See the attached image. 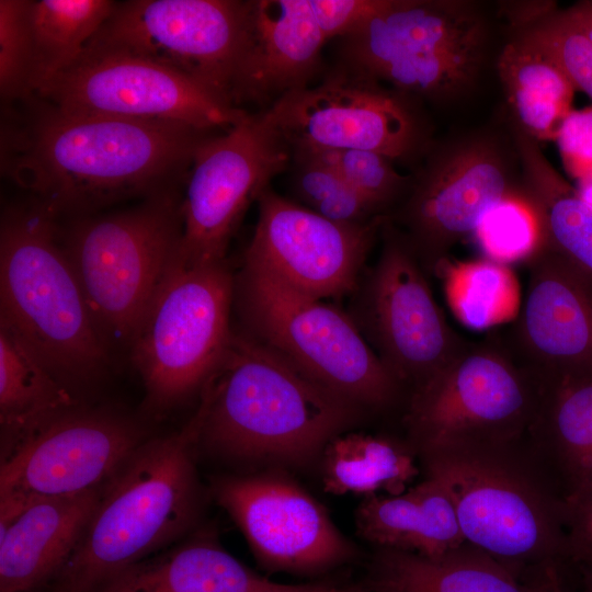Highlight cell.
Masks as SVG:
<instances>
[{
	"label": "cell",
	"instance_id": "obj_1",
	"mask_svg": "<svg viewBox=\"0 0 592 592\" xmlns=\"http://www.w3.org/2000/svg\"><path fill=\"white\" fill-rule=\"evenodd\" d=\"M1 129V171L57 220L145 198L186 180L200 145L218 132L70 111L31 96Z\"/></svg>",
	"mask_w": 592,
	"mask_h": 592
},
{
	"label": "cell",
	"instance_id": "obj_2",
	"mask_svg": "<svg viewBox=\"0 0 592 592\" xmlns=\"http://www.w3.org/2000/svg\"><path fill=\"white\" fill-rule=\"evenodd\" d=\"M200 403L204 417L198 442L242 464H305L364 409L235 329L200 391Z\"/></svg>",
	"mask_w": 592,
	"mask_h": 592
},
{
	"label": "cell",
	"instance_id": "obj_3",
	"mask_svg": "<svg viewBox=\"0 0 592 592\" xmlns=\"http://www.w3.org/2000/svg\"><path fill=\"white\" fill-rule=\"evenodd\" d=\"M451 498L467 544L524 576L565 563V494L528 437L419 453Z\"/></svg>",
	"mask_w": 592,
	"mask_h": 592
},
{
	"label": "cell",
	"instance_id": "obj_4",
	"mask_svg": "<svg viewBox=\"0 0 592 592\" xmlns=\"http://www.w3.org/2000/svg\"><path fill=\"white\" fill-rule=\"evenodd\" d=\"M203 407L179 431L144 441L102 486L56 592H91L190 530L200 508L194 449Z\"/></svg>",
	"mask_w": 592,
	"mask_h": 592
},
{
	"label": "cell",
	"instance_id": "obj_5",
	"mask_svg": "<svg viewBox=\"0 0 592 592\" xmlns=\"http://www.w3.org/2000/svg\"><path fill=\"white\" fill-rule=\"evenodd\" d=\"M58 220L31 198L7 206L0 226V322L69 389L111 364L60 240Z\"/></svg>",
	"mask_w": 592,
	"mask_h": 592
},
{
	"label": "cell",
	"instance_id": "obj_6",
	"mask_svg": "<svg viewBox=\"0 0 592 592\" xmlns=\"http://www.w3.org/2000/svg\"><path fill=\"white\" fill-rule=\"evenodd\" d=\"M175 190L135 207L88 215L60 226V240L93 323L112 352L130 349L182 238Z\"/></svg>",
	"mask_w": 592,
	"mask_h": 592
},
{
	"label": "cell",
	"instance_id": "obj_7",
	"mask_svg": "<svg viewBox=\"0 0 592 592\" xmlns=\"http://www.w3.org/2000/svg\"><path fill=\"white\" fill-rule=\"evenodd\" d=\"M234 303L240 330L333 392L364 409H384L399 399L402 387L348 311L244 262L235 276Z\"/></svg>",
	"mask_w": 592,
	"mask_h": 592
},
{
	"label": "cell",
	"instance_id": "obj_8",
	"mask_svg": "<svg viewBox=\"0 0 592 592\" xmlns=\"http://www.w3.org/2000/svg\"><path fill=\"white\" fill-rule=\"evenodd\" d=\"M234 298L228 261L190 265L177 253L129 349L147 411L163 414L201 391L231 340Z\"/></svg>",
	"mask_w": 592,
	"mask_h": 592
},
{
	"label": "cell",
	"instance_id": "obj_9",
	"mask_svg": "<svg viewBox=\"0 0 592 592\" xmlns=\"http://www.w3.org/2000/svg\"><path fill=\"white\" fill-rule=\"evenodd\" d=\"M543 380L502 338L468 342L444 368L410 392L405 422L418 453L466 443L528 437Z\"/></svg>",
	"mask_w": 592,
	"mask_h": 592
},
{
	"label": "cell",
	"instance_id": "obj_10",
	"mask_svg": "<svg viewBox=\"0 0 592 592\" xmlns=\"http://www.w3.org/2000/svg\"><path fill=\"white\" fill-rule=\"evenodd\" d=\"M515 195H521V166L514 138L482 128L432 145L386 216L431 276L492 206Z\"/></svg>",
	"mask_w": 592,
	"mask_h": 592
},
{
	"label": "cell",
	"instance_id": "obj_11",
	"mask_svg": "<svg viewBox=\"0 0 592 592\" xmlns=\"http://www.w3.org/2000/svg\"><path fill=\"white\" fill-rule=\"evenodd\" d=\"M490 21L470 0H386L341 38L339 65L390 87L432 93L485 65Z\"/></svg>",
	"mask_w": 592,
	"mask_h": 592
},
{
	"label": "cell",
	"instance_id": "obj_12",
	"mask_svg": "<svg viewBox=\"0 0 592 592\" xmlns=\"http://www.w3.org/2000/svg\"><path fill=\"white\" fill-rule=\"evenodd\" d=\"M380 234L379 254L364 270L346 311L383 365L411 392L469 341L448 325L430 275L387 216Z\"/></svg>",
	"mask_w": 592,
	"mask_h": 592
},
{
	"label": "cell",
	"instance_id": "obj_13",
	"mask_svg": "<svg viewBox=\"0 0 592 592\" xmlns=\"http://www.w3.org/2000/svg\"><path fill=\"white\" fill-rule=\"evenodd\" d=\"M263 112L292 153L358 149L411 164L432 147L418 100L341 65Z\"/></svg>",
	"mask_w": 592,
	"mask_h": 592
},
{
	"label": "cell",
	"instance_id": "obj_14",
	"mask_svg": "<svg viewBox=\"0 0 592 592\" xmlns=\"http://www.w3.org/2000/svg\"><path fill=\"white\" fill-rule=\"evenodd\" d=\"M248 1L129 0L116 5L87 47L149 60L232 105ZM238 109V107H237Z\"/></svg>",
	"mask_w": 592,
	"mask_h": 592
},
{
	"label": "cell",
	"instance_id": "obj_15",
	"mask_svg": "<svg viewBox=\"0 0 592 592\" xmlns=\"http://www.w3.org/2000/svg\"><path fill=\"white\" fill-rule=\"evenodd\" d=\"M291 160L289 147L263 111L207 137L185 180L180 259L190 265L227 261L244 212Z\"/></svg>",
	"mask_w": 592,
	"mask_h": 592
},
{
	"label": "cell",
	"instance_id": "obj_16",
	"mask_svg": "<svg viewBox=\"0 0 592 592\" xmlns=\"http://www.w3.org/2000/svg\"><path fill=\"white\" fill-rule=\"evenodd\" d=\"M32 96L70 111L173 122L206 132L227 130L250 113L155 62L90 47Z\"/></svg>",
	"mask_w": 592,
	"mask_h": 592
},
{
	"label": "cell",
	"instance_id": "obj_17",
	"mask_svg": "<svg viewBox=\"0 0 592 592\" xmlns=\"http://www.w3.org/2000/svg\"><path fill=\"white\" fill-rule=\"evenodd\" d=\"M257 204L258 219L242 262L316 299L351 296L386 215L363 224H340L269 186Z\"/></svg>",
	"mask_w": 592,
	"mask_h": 592
},
{
	"label": "cell",
	"instance_id": "obj_18",
	"mask_svg": "<svg viewBox=\"0 0 592 592\" xmlns=\"http://www.w3.org/2000/svg\"><path fill=\"white\" fill-rule=\"evenodd\" d=\"M144 441L133 420L77 407L1 459L0 496H71L101 488Z\"/></svg>",
	"mask_w": 592,
	"mask_h": 592
},
{
	"label": "cell",
	"instance_id": "obj_19",
	"mask_svg": "<svg viewBox=\"0 0 592 592\" xmlns=\"http://www.w3.org/2000/svg\"><path fill=\"white\" fill-rule=\"evenodd\" d=\"M212 490L267 568L315 573L354 555L325 508L286 479L225 476Z\"/></svg>",
	"mask_w": 592,
	"mask_h": 592
},
{
	"label": "cell",
	"instance_id": "obj_20",
	"mask_svg": "<svg viewBox=\"0 0 592 592\" xmlns=\"http://www.w3.org/2000/svg\"><path fill=\"white\" fill-rule=\"evenodd\" d=\"M505 343L543 382L592 373V275L539 246Z\"/></svg>",
	"mask_w": 592,
	"mask_h": 592
},
{
	"label": "cell",
	"instance_id": "obj_21",
	"mask_svg": "<svg viewBox=\"0 0 592 592\" xmlns=\"http://www.w3.org/2000/svg\"><path fill=\"white\" fill-rule=\"evenodd\" d=\"M326 42L308 0H248L232 105L265 111L288 93L309 87L321 71Z\"/></svg>",
	"mask_w": 592,
	"mask_h": 592
},
{
	"label": "cell",
	"instance_id": "obj_22",
	"mask_svg": "<svg viewBox=\"0 0 592 592\" xmlns=\"http://www.w3.org/2000/svg\"><path fill=\"white\" fill-rule=\"evenodd\" d=\"M101 488L71 496H0V592H29L58 576L83 535Z\"/></svg>",
	"mask_w": 592,
	"mask_h": 592
},
{
	"label": "cell",
	"instance_id": "obj_23",
	"mask_svg": "<svg viewBox=\"0 0 592 592\" xmlns=\"http://www.w3.org/2000/svg\"><path fill=\"white\" fill-rule=\"evenodd\" d=\"M357 533L379 548L441 557L464 544L451 498L425 477L399 494H371L355 512Z\"/></svg>",
	"mask_w": 592,
	"mask_h": 592
},
{
	"label": "cell",
	"instance_id": "obj_24",
	"mask_svg": "<svg viewBox=\"0 0 592 592\" xmlns=\"http://www.w3.org/2000/svg\"><path fill=\"white\" fill-rule=\"evenodd\" d=\"M217 543L194 538L116 572L91 592H262L277 587Z\"/></svg>",
	"mask_w": 592,
	"mask_h": 592
},
{
	"label": "cell",
	"instance_id": "obj_25",
	"mask_svg": "<svg viewBox=\"0 0 592 592\" xmlns=\"http://www.w3.org/2000/svg\"><path fill=\"white\" fill-rule=\"evenodd\" d=\"M543 383L528 441L566 498L592 481V373Z\"/></svg>",
	"mask_w": 592,
	"mask_h": 592
},
{
	"label": "cell",
	"instance_id": "obj_26",
	"mask_svg": "<svg viewBox=\"0 0 592 592\" xmlns=\"http://www.w3.org/2000/svg\"><path fill=\"white\" fill-rule=\"evenodd\" d=\"M368 592H530L522 573L464 544L441 557L379 548Z\"/></svg>",
	"mask_w": 592,
	"mask_h": 592
},
{
	"label": "cell",
	"instance_id": "obj_27",
	"mask_svg": "<svg viewBox=\"0 0 592 592\" xmlns=\"http://www.w3.org/2000/svg\"><path fill=\"white\" fill-rule=\"evenodd\" d=\"M521 166V196L534 208L540 246L563 255L592 275V206L549 162L538 141L512 124Z\"/></svg>",
	"mask_w": 592,
	"mask_h": 592
},
{
	"label": "cell",
	"instance_id": "obj_28",
	"mask_svg": "<svg viewBox=\"0 0 592 592\" xmlns=\"http://www.w3.org/2000/svg\"><path fill=\"white\" fill-rule=\"evenodd\" d=\"M509 31L497 70L513 124L538 143L555 139L572 110L576 89L539 46L522 33Z\"/></svg>",
	"mask_w": 592,
	"mask_h": 592
},
{
	"label": "cell",
	"instance_id": "obj_29",
	"mask_svg": "<svg viewBox=\"0 0 592 592\" xmlns=\"http://www.w3.org/2000/svg\"><path fill=\"white\" fill-rule=\"evenodd\" d=\"M77 407L76 394L0 322L1 459L37 429Z\"/></svg>",
	"mask_w": 592,
	"mask_h": 592
},
{
	"label": "cell",
	"instance_id": "obj_30",
	"mask_svg": "<svg viewBox=\"0 0 592 592\" xmlns=\"http://www.w3.org/2000/svg\"><path fill=\"white\" fill-rule=\"evenodd\" d=\"M323 453L325 489L334 494H399L420 473L412 449L385 436L342 433Z\"/></svg>",
	"mask_w": 592,
	"mask_h": 592
},
{
	"label": "cell",
	"instance_id": "obj_31",
	"mask_svg": "<svg viewBox=\"0 0 592 592\" xmlns=\"http://www.w3.org/2000/svg\"><path fill=\"white\" fill-rule=\"evenodd\" d=\"M115 5L109 0L31 1V96L77 61Z\"/></svg>",
	"mask_w": 592,
	"mask_h": 592
},
{
	"label": "cell",
	"instance_id": "obj_32",
	"mask_svg": "<svg viewBox=\"0 0 592 592\" xmlns=\"http://www.w3.org/2000/svg\"><path fill=\"white\" fill-rule=\"evenodd\" d=\"M434 275L443 282L453 315L467 328L486 330L514 321L521 287L513 270L490 259L443 261Z\"/></svg>",
	"mask_w": 592,
	"mask_h": 592
},
{
	"label": "cell",
	"instance_id": "obj_33",
	"mask_svg": "<svg viewBox=\"0 0 592 592\" xmlns=\"http://www.w3.org/2000/svg\"><path fill=\"white\" fill-rule=\"evenodd\" d=\"M509 29L539 46L592 101V42L550 1L502 4Z\"/></svg>",
	"mask_w": 592,
	"mask_h": 592
},
{
	"label": "cell",
	"instance_id": "obj_34",
	"mask_svg": "<svg viewBox=\"0 0 592 592\" xmlns=\"http://www.w3.org/2000/svg\"><path fill=\"white\" fill-rule=\"evenodd\" d=\"M298 204L340 224H363L378 214L331 166L309 153H292Z\"/></svg>",
	"mask_w": 592,
	"mask_h": 592
},
{
	"label": "cell",
	"instance_id": "obj_35",
	"mask_svg": "<svg viewBox=\"0 0 592 592\" xmlns=\"http://www.w3.org/2000/svg\"><path fill=\"white\" fill-rule=\"evenodd\" d=\"M475 235L488 259L506 265L525 262L542 241L538 217L521 195L506 197L492 206Z\"/></svg>",
	"mask_w": 592,
	"mask_h": 592
},
{
	"label": "cell",
	"instance_id": "obj_36",
	"mask_svg": "<svg viewBox=\"0 0 592 592\" xmlns=\"http://www.w3.org/2000/svg\"><path fill=\"white\" fill-rule=\"evenodd\" d=\"M335 169L380 215H387L406 195L411 177L400 174L390 159L369 150L326 149L307 152Z\"/></svg>",
	"mask_w": 592,
	"mask_h": 592
},
{
	"label": "cell",
	"instance_id": "obj_37",
	"mask_svg": "<svg viewBox=\"0 0 592 592\" xmlns=\"http://www.w3.org/2000/svg\"><path fill=\"white\" fill-rule=\"evenodd\" d=\"M30 0L0 1V93L3 102L31 96Z\"/></svg>",
	"mask_w": 592,
	"mask_h": 592
},
{
	"label": "cell",
	"instance_id": "obj_38",
	"mask_svg": "<svg viewBox=\"0 0 592 592\" xmlns=\"http://www.w3.org/2000/svg\"><path fill=\"white\" fill-rule=\"evenodd\" d=\"M565 565H592V481L565 498Z\"/></svg>",
	"mask_w": 592,
	"mask_h": 592
},
{
	"label": "cell",
	"instance_id": "obj_39",
	"mask_svg": "<svg viewBox=\"0 0 592 592\" xmlns=\"http://www.w3.org/2000/svg\"><path fill=\"white\" fill-rule=\"evenodd\" d=\"M555 140L569 174L580 180L592 173V105L571 110L561 122Z\"/></svg>",
	"mask_w": 592,
	"mask_h": 592
},
{
	"label": "cell",
	"instance_id": "obj_40",
	"mask_svg": "<svg viewBox=\"0 0 592 592\" xmlns=\"http://www.w3.org/2000/svg\"><path fill=\"white\" fill-rule=\"evenodd\" d=\"M326 39L344 37L379 11L386 0H308Z\"/></svg>",
	"mask_w": 592,
	"mask_h": 592
},
{
	"label": "cell",
	"instance_id": "obj_41",
	"mask_svg": "<svg viewBox=\"0 0 592 592\" xmlns=\"http://www.w3.org/2000/svg\"><path fill=\"white\" fill-rule=\"evenodd\" d=\"M566 565L549 562L528 570L524 577L530 592H577L565 573Z\"/></svg>",
	"mask_w": 592,
	"mask_h": 592
},
{
	"label": "cell",
	"instance_id": "obj_42",
	"mask_svg": "<svg viewBox=\"0 0 592 592\" xmlns=\"http://www.w3.org/2000/svg\"><path fill=\"white\" fill-rule=\"evenodd\" d=\"M262 592H368V589L367 587L362 585H342L330 582H318L298 585L280 583L277 587Z\"/></svg>",
	"mask_w": 592,
	"mask_h": 592
},
{
	"label": "cell",
	"instance_id": "obj_43",
	"mask_svg": "<svg viewBox=\"0 0 592 592\" xmlns=\"http://www.w3.org/2000/svg\"><path fill=\"white\" fill-rule=\"evenodd\" d=\"M565 12L592 42V1H579Z\"/></svg>",
	"mask_w": 592,
	"mask_h": 592
},
{
	"label": "cell",
	"instance_id": "obj_44",
	"mask_svg": "<svg viewBox=\"0 0 592 592\" xmlns=\"http://www.w3.org/2000/svg\"><path fill=\"white\" fill-rule=\"evenodd\" d=\"M571 568L577 573L579 592H592V565Z\"/></svg>",
	"mask_w": 592,
	"mask_h": 592
},
{
	"label": "cell",
	"instance_id": "obj_45",
	"mask_svg": "<svg viewBox=\"0 0 592 592\" xmlns=\"http://www.w3.org/2000/svg\"><path fill=\"white\" fill-rule=\"evenodd\" d=\"M576 190L580 197L592 206V173L578 180Z\"/></svg>",
	"mask_w": 592,
	"mask_h": 592
},
{
	"label": "cell",
	"instance_id": "obj_46",
	"mask_svg": "<svg viewBox=\"0 0 592 592\" xmlns=\"http://www.w3.org/2000/svg\"><path fill=\"white\" fill-rule=\"evenodd\" d=\"M54 592H56V591H54Z\"/></svg>",
	"mask_w": 592,
	"mask_h": 592
}]
</instances>
